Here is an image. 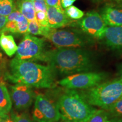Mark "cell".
I'll list each match as a JSON object with an SVG mask.
<instances>
[{
    "instance_id": "1",
    "label": "cell",
    "mask_w": 122,
    "mask_h": 122,
    "mask_svg": "<svg viewBox=\"0 0 122 122\" xmlns=\"http://www.w3.org/2000/svg\"><path fill=\"white\" fill-rule=\"evenodd\" d=\"M56 70L50 65H42L15 57L10 63V73L7 77L14 83L30 87L52 88L56 86Z\"/></svg>"
},
{
    "instance_id": "2",
    "label": "cell",
    "mask_w": 122,
    "mask_h": 122,
    "mask_svg": "<svg viewBox=\"0 0 122 122\" xmlns=\"http://www.w3.org/2000/svg\"><path fill=\"white\" fill-rule=\"evenodd\" d=\"M40 61L46 62L64 75L88 72L94 66L91 53L80 48H61L45 51Z\"/></svg>"
},
{
    "instance_id": "3",
    "label": "cell",
    "mask_w": 122,
    "mask_h": 122,
    "mask_svg": "<svg viewBox=\"0 0 122 122\" xmlns=\"http://www.w3.org/2000/svg\"><path fill=\"white\" fill-rule=\"evenodd\" d=\"M56 102L63 120L86 122L97 110L86 101L80 92L75 89H66Z\"/></svg>"
},
{
    "instance_id": "4",
    "label": "cell",
    "mask_w": 122,
    "mask_h": 122,
    "mask_svg": "<svg viewBox=\"0 0 122 122\" xmlns=\"http://www.w3.org/2000/svg\"><path fill=\"white\" fill-rule=\"evenodd\" d=\"M80 92L89 105L107 110L122 97V79L119 77L102 82Z\"/></svg>"
},
{
    "instance_id": "5",
    "label": "cell",
    "mask_w": 122,
    "mask_h": 122,
    "mask_svg": "<svg viewBox=\"0 0 122 122\" xmlns=\"http://www.w3.org/2000/svg\"><path fill=\"white\" fill-rule=\"evenodd\" d=\"M107 77L106 73L84 72L68 75L58 82L61 86L68 89H86L102 83Z\"/></svg>"
},
{
    "instance_id": "6",
    "label": "cell",
    "mask_w": 122,
    "mask_h": 122,
    "mask_svg": "<svg viewBox=\"0 0 122 122\" xmlns=\"http://www.w3.org/2000/svg\"><path fill=\"white\" fill-rule=\"evenodd\" d=\"M33 119L35 122H57L61 119L56 101L42 94L35 97Z\"/></svg>"
},
{
    "instance_id": "7",
    "label": "cell",
    "mask_w": 122,
    "mask_h": 122,
    "mask_svg": "<svg viewBox=\"0 0 122 122\" xmlns=\"http://www.w3.org/2000/svg\"><path fill=\"white\" fill-rule=\"evenodd\" d=\"M45 46L44 39L26 34L18 46L15 57L21 60L40 61L45 52Z\"/></svg>"
},
{
    "instance_id": "8",
    "label": "cell",
    "mask_w": 122,
    "mask_h": 122,
    "mask_svg": "<svg viewBox=\"0 0 122 122\" xmlns=\"http://www.w3.org/2000/svg\"><path fill=\"white\" fill-rule=\"evenodd\" d=\"M45 38L55 46L61 48H80L85 44L84 39L78 34L67 30L51 28Z\"/></svg>"
},
{
    "instance_id": "9",
    "label": "cell",
    "mask_w": 122,
    "mask_h": 122,
    "mask_svg": "<svg viewBox=\"0 0 122 122\" xmlns=\"http://www.w3.org/2000/svg\"><path fill=\"white\" fill-rule=\"evenodd\" d=\"M79 27L84 32L92 37L103 39L105 31L107 27L98 12H88L78 22Z\"/></svg>"
},
{
    "instance_id": "10",
    "label": "cell",
    "mask_w": 122,
    "mask_h": 122,
    "mask_svg": "<svg viewBox=\"0 0 122 122\" xmlns=\"http://www.w3.org/2000/svg\"><path fill=\"white\" fill-rule=\"evenodd\" d=\"M36 95L32 87L23 84L18 83L11 86V97L16 109L24 110L28 108L32 103Z\"/></svg>"
},
{
    "instance_id": "11",
    "label": "cell",
    "mask_w": 122,
    "mask_h": 122,
    "mask_svg": "<svg viewBox=\"0 0 122 122\" xmlns=\"http://www.w3.org/2000/svg\"><path fill=\"white\" fill-rule=\"evenodd\" d=\"M48 27L57 29L70 25L72 23L65 13L63 9L48 6L46 11Z\"/></svg>"
},
{
    "instance_id": "12",
    "label": "cell",
    "mask_w": 122,
    "mask_h": 122,
    "mask_svg": "<svg viewBox=\"0 0 122 122\" xmlns=\"http://www.w3.org/2000/svg\"><path fill=\"white\" fill-rule=\"evenodd\" d=\"M103 39L109 48L122 53V26L107 27Z\"/></svg>"
},
{
    "instance_id": "13",
    "label": "cell",
    "mask_w": 122,
    "mask_h": 122,
    "mask_svg": "<svg viewBox=\"0 0 122 122\" xmlns=\"http://www.w3.org/2000/svg\"><path fill=\"white\" fill-rule=\"evenodd\" d=\"M101 16L108 27L122 26V10L106 5L102 9Z\"/></svg>"
},
{
    "instance_id": "14",
    "label": "cell",
    "mask_w": 122,
    "mask_h": 122,
    "mask_svg": "<svg viewBox=\"0 0 122 122\" xmlns=\"http://www.w3.org/2000/svg\"><path fill=\"white\" fill-rule=\"evenodd\" d=\"M10 95L5 84L0 81V111L1 115L9 114L12 108Z\"/></svg>"
},
{
    "instance_id": "15",
    "label": "cell",
    "mask_w": 122,
    "mask_h": 122,
    "mask_svg": "<svg viewBox=\"0 0 122 122\" xmlns=\"http://www.w3.org/2000/svg\"><path fill=\"white\" fill-rule=\"evenodd\" d=\"M0 48L7 56L12 57L17 51L18 46L15 43L13 36L1 33L0 35Z\"/></svg>"
},
{
    "instance_id": "16",
    "label": "cell",
    "mask_w": 122,
    "mask_h": 122,
    "mask_svg": "<svg viewBox=\"0 0 122 122\" xmlns=\"http://www.w3.org/2000/svg\"><path fill=\"white\" fill-rule=\"evenodd\" d=\"M18 10L28 21L35 20L36 11L31 0H19L18 2Z\"/></svg>"
},
{
    "instance_id": "17",
    "label": "cell",
    "mask_w": 122,
    "mask_h": 122,
    "mask_svg": "<svg viewBox=\"0 0 122 122\" xmlns=\"http://www.w3.org/2000/svg\"><path fill=\"white\" fill-rule=\"evenodd\" d=\"M8 21H15L17 23L18 33H27L28 32L29 22L22 13L16 9L7 16Z\"/></svg>"
},
{
    "instance_id": "18",
    "label": "cell",
    "mask_w": 122,
    "mask_h": 122,
    "mask_svg": "<svg viewBox=\"0 0 122 122\" xmlns=\"http://www.w3.org/2000/svg\"><path fill=\"white\" fill-rule=\"evenodd\" d=\"M86 122H120L114 119L109 112L103 109L97 110Z\"/></svg>"
},
{
    "instance_id": "19",
    "label": "cell",
    "mask_w": 122,
    "mask_h": 122,
    "mask_svg": "<svg viewBox=\"0 0 122 122\" xmlns=\"http://www.w3.org/2000/svg\"><path fill=\"white\" fill-rule=\"evenodd\" d=\"M28 28L27 33H30L33 35H42L45 37L51 29L48 27L41 26L37 23L36 20L28 21Z\"/></svg>"
},
{
    "instance_id": "20",
    "label": "cell",
    "mask_w": 122,
    "mask_h": 122,
    "mask_svg": "<svg viewBox=\"0 0 122 122\" xmlns=\"http://www.w3.org/2000/svg\"><path fill=\"white\" fill-rule=\"evenodd\" d=\"M106 111L114 119L121 121L122 120V97L114 102Z\"/></svg>"
},
{
    "instance_id": "21",
    "label": "cell",
    "mask_w": 122,
    "mask_h": 122,
    "mask_svg": "<svg viewBox=\"0 0 122 122\" xmlns=\"http://www.w3.org/2000/svg\"><path fill=\"white\" fill-rule=\"evenodd\" d=\"M16 9V6L14 2V0H0L1 15L7 17Z\"/></svg>"
},
{
    "instance_id": "22",
    "label": "cell",
    "mask_w": 122,
    "mask_h": 122,
    "mask_svg": "<svg viewBox=\"0 0 122 122\" xmlns=\"http://www.w3.org/2000/svg\"><path fill=\"white\" fill-rule=\"evenodd\" d=\"M65 13L70 19H80L84 16V13L83 11L73 5L66 9Z\"/></svg>"
},
{
    "instance_id": "23",
    "label": "cell",
    "mask_w": 122,
    "mask_h": 122,
    "mask_svg": "<svg viewBox=\"0 0 122 122\" xmlns=\"http://www.w3.org/2000/svg\"><path fill=\"white\" fill-rule=\"evenodd\" d=\"M35 19L37 23L41 26L48 27V18H47V14L46 12L41 11H36Z\"/></svg>"
},
{
    "instance_id": "24",
    "label": "cell",
    "mask_w": 122,
    "mask_h": 122,
    "mask_svg": "<svg viewBox=\"0 0 122 122\" xmlns=\"http://www.w3.org/2000/svg\"><path fill=\"white\" fill-rule=\"evenodd\" d=\"M32 2L34 5L35 11H41L46 13L48 6L46 4L45 0H35Z\"/></svg>"
},
{
    "instance_id": "25",
    "label": "cell",
    "mask_w": 122,
    "mask_h": 122,
    "mask_svg": "<svg viewBox=\"0 0 122 122\" xmlns=\"http://www.w3.org/2000/svg\"><path fill=\"white\" fill-rule=\"evenodd\" d=\"M12 117L15 122H33L30 116L27 114L23 113L21 114H12Z\"/></svg>"
},
{
    "instance_id": "26",
    "label": "cell",
    "mask_w": 122,
    "mask_h": 122,
    "mask_svg": "<svg viewBox=\"0 0 122 122\" xmlns=\"http://www.w3.org/2000/svg\"><path fill=\"white\" fill-rule=\"evenodd\" d=\"M45 1L48 6L55 7L60 9H63L61 6V0H45Z\"/></svg>"
},
{
    "instance_id": "27",
    "label": "cell",
    "mask_w": 122,
    "mask_h": 122,
    "mask_svg": "<svg viewBox=\"0 0 122 122\" xmlns=\"http://www.w3.org/2000/svg\"><path fill=\"white\" fill-rule=\"evenodd\" d=\"M76 0H61V6L63 9H66L72 5Z\"/></svg>"
},
{
    "instance_id": "28",
    "label": "cell",
    "mask_w": 122,
    "mask_h": 122,
    "mask_svg": "<svg viewBox=\"0 0 122 122\" xmlns=\"http://www.w3.org/2000/svg\"><path fill=\"white\" fill-rule=\"evenodd\" d=\"M7 18L6 16H2L0 15V33H2L3 30H4L6 24L7 22Z\"/></svg>"
},
{
    "instance_id": "29",
    "label": "cell",
    "mask_w": 122,
    "mask_h": 122,
    "mask_svg": "<svg viewBox=\"0 0 122 122\" xmlns=\"http://www.w3.org/2000/svg\"><path fill=\"white\" fill-rule=\"evenodd\" d=\"M0 122H15V121L12 115L10 117L9 114H5L1 115L0 118Z\"/></svg>"
},
{
    "instance_id": "30",
    "label": "cell",
    "mask_w": 122,
    "mask_h": 122,
    "mask_svg": "<svg viewBox=\"0 0 122 122\" xmlns=\"http://www.w3.org/2000/svg\"><path fill=\"white\" fill-rule=\"evenodd\" d=\"M118 73L119 77L122 79V64H120L118 66Z\"/></svg>"
},
{
    "instance_id": "31",
    "label": "cell",
    "mask_w": 122,
    "mask_h": 122,
    "mask_svg": "<svg viewBox=\"0 0 122 122\" xmlns=\"http://www.w3.org/2000/svg\"><path fill=\"white\" fill-rule=\"evenodd\" d=\"M114 2H117V4H119V5L122 4V0H113Z\"/></svg>"
},
{
    "instance_id": "32",
    "label": "cell",
    "mask_w": 122,
    "mask_h": 122,
    "mask_svg": "<svg viewBox=\"0 0 122 122\" xmlns=\"http://www.w3.org/2000/svg\"><path fill=\"white\" fill-rule=\"evenodd\" d=\"M2 59H3V56H2V53L0 51V62H1V61H2Z\"/></svg>"
},
{
    "instance_id": "33",
    "label": "cell",
    "mask_w": 122,
    "mask_h": 122,
    "mask_svg": "<svg viewBox=\"0 0 122 122\" xmlns=\"http://www.w3.org/2000/svg\"><path fill=\"white\" fill-rule=\"evenodd\" d=\"M72 122V121H69V120H63L62 122Z\"/></svg>"
},
{
    "instance_id": "34",
    "label": "cell",
    "mask_w": 122,
    "mask_h": 122,
    "mask_svg": "<svg viewBox=\"0 0 122 122\" xmlns=\"http://www.w3.org/2000/svg\"><path fill=\"white\" fill-rule=\"evenodd\" d=\"M120 8H121L122 9V4H121V5H120Z\"/></svg>"
},
{
    "instance_id": "35",
    "label": "cell",
    "mask_w": 122,
    "mask_h": 122,
    "mask_svg": "<svg viewBox=\"0 0 122 122\" xmlns=\"http://www.w3.org/2000/svg\"><path fill=\"white\" fill-rule=\"evenodd\" d=\"M1 115H1V111H0V118H1Z\"/></svg>"
},
{
    "instance_id": "36",
    "label": "cell",
    "mask_w": 122,
    "mask_h": 122,
    "mask_svg": "<svg viewBox=\"0 0 122 122\" xmlns=\"http://www.w3.org/2000/svg\"><path fill=\"white\" fill-rule=\"evenodd\" d=\"M120 122H122V120H121V121H120Z\"/></svg>"
},
{
    "instance_id": "37",
    "label": "cell",
    "mask_w": 122,
    "mask_h": 122,
    "mask_svg": "<svg viewBox=\"0 0 122 122\" xmlns=\"http://www.w3.org/2000/svg\"><path fill=\"white\" fill-rule=\"evenodd\" d=\"M31 1H35V0H31Z\"/></svg>"
},
{
    "instance_id": "38",
    "label": "cell",
    "mask_w": 122,
    "mask_h": 122,
    "mask_svg": "<svg viewBox=\"0 0 122 122\" xmlns=\"http://www.w3.org/2000/svg\"></svg>"
}]
</instances>
